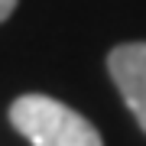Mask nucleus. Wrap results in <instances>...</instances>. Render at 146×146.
Listing matches in <instances>:
<instances>
[{"instance_id":"obj_1","label":"nucleus","mask_w":146,"mask_h":146,"mask_svg":"<svg viewBox=\"0 0 146 146\" xmlns=\"http://www.w3.org/2000/svg\"><path fill=\"white\" fill-rule=\"evenodd\" d=\"M10 123L33 146H104L78 110L46 94H23L10 104Z\"/></svg>"},{"instance_id":"obj_3","label":"nucleus","mask_w":146,"mask_h":146,"mask_svg":"<svg viewBox=\"0 0 146 146\" xmlns=\"http://www.w3.org/2000/svg\"><path fill=\"white\" fill-rule=\"evenodd\" d=\"M13 10H16V0H0V23H3Z\"/></svg>"},{"instance_id":"obj_2","label":"nucleus","mask_w":146,"mask_h":146,"mask_svg":"<svg viewBox=\"0 0 146 146\" xmlns=\"http://www.w3.org/2000/svg\"><path fill=\"white\" fill-rule=\"evenodd\" d=\"M107 68L136 123L146 130V42H123L107 55Z\"/></svg>"}]
</instances>
